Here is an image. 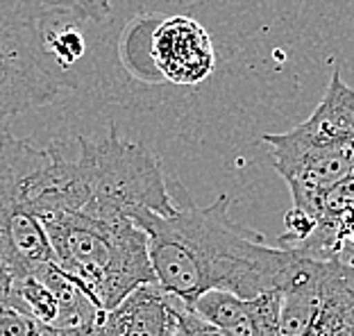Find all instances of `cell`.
I'll return each instance as SVG.
<instances>
[{"mask_svg":"<svg viewBox=\"0 0 354 336\" xmlns=\"http://www.w3.org/2000/svg\"><path fill=\"white\" fill-rule=\"evenodd\" d=\"M134 223L148 236L155 282L187 305L207 291L245 300L279 291L297 259L295 250L266 245L261 234L232 221L227 196L209 207L184 200L171 214L143 212Z\"/></svg>","mask_w":354,"mask_h":336,"instance_id":"6da1fadb","label":"cell"},{"mask_svg":"<svg viewBox=\"0 0 354 336\" xmlns=\"http://www.w3.org/2000/svg\"><path fill=\"white\" fill-rule=\"evenodd\" d=\"M55 263L82 289L95 307L114 309L125 295L155 282L148 236L123 216L50 212L39 216Z\"/></svg>","mask_w":354,"mask_h":336,"instance_id":"7a4b0ae2","label":"cell"},{"mask_svg":"<svg viewBox=\"0 0 354 336\" xmlns=\"http://www.w3.org/2000/svg\"><path fill=\"white\" fill-rule=\"evenodd\" d=\"M275 171L288 184L293 209L307 214L325 191L354 171V89L339 71L313 114L279 134H263Z\"/></svg>","mask_w":354,"mask_h":336,"instance_id":"3957f363","label":"cell"},{"mask_svg":"<svg viewBox=\"0 0 354 336\" xmlns=\"http://www.w3.org/2000/svg\"><path fill=\"white\" fill-rule=\"evenodd\" d=\"M44 41V0H0V118L23 114L73 89Z\"/></svg>","mask_w":354,"mask_h":336,"instance_id":"277c9868","label":"cell"},{"mask_svg":"<svg viewBox=\"0 0 354 336\" xmlns=\"http://www.w3.org/2000/svg\"><path fill=\"white\" fill-rule=\"evenodd\" d=\"M187 302L164 291L157 282L143 284L125 295L114 309L102 311L91 325L57 330L59 336H180L182 309Z\"/></svg>","mask_w":354,"mask_h":336,"instance_id":"5b68a950","label":"cell"},{"mask_svg":"<svg viewBox=\"0 0 354 336\" xmlns=\"http://www.w3.org/2000/svg\"><path fill=\"white\" fill-rule=\"evenodd\" d=\"M150 57L173 84H200L216 68L212 37L189 16H171L159 23L152 32Z\"/></svg>","mask_w":354,"mask_h":336,"instance_id":"8992f818","label":"cell"},{"mask_svg":"<svg viewBox=\"0 0 354 336\" xmlns=\"http://www.w3.org/2000/svg\"><path fill=\"white\" fill-rule=\"evenodd\" d=\"M302 336H354V270L348 263H325L320 307Z\"/></svg>","mask_w":354,"mask_h":336,"instance_id":"52a82bcc","label":"cell"},{"mask_svg":"<svg viewBox=\"0 0 354 336\" xmlns=\"http://www.w3.org/2000/svg\"><path fill=\"white\" fill-rule=\"evenodd\" d=\"M0 336H59L57 330L35 321L32 316L16 309L7 291L0 289Z\"/></svg>","mask_w":354,"mask_h":336,"instance_id":"ba28073f","label":"cell"}]
</instances>
